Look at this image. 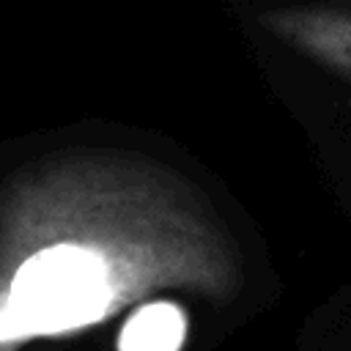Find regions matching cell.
Instances as JSON below:
<instances>
[{
    "label": "cell",
    "instance_id": "6da1fadb",
    "mask_svg": "<svg viewBox=\"0 0 351 351\" xmlns=\"http://www.w3.org/2000/svg\"><path fill=\"white\" fill-rule=\"evenodd\" d=\"M239 282L217 206L162 159L69 148L0 181V351L82 335L165 291L225 302Z\"/></svg>",
    "mask_w": 351,
    "mask_h": 351
},
{
    "label": "cell",
    "instance_id": "7a4b0ae2",
    "mask_svg": "<svg viewBox=\"0 0 351 351\" xmlns=\"http://www.w3.org/2000/svg\"><path fill=\"white\" fill-rule=\"evenodd\" d=\"M258 25L288 49L351 85V0L269 8L258 16Z\"/></svg>",
    "mask_w": 351,
    "mask_h": 351
},
{
    "label": "cell",
    "instance_id": "3957f363",
    "mask_svg": "<svg viewBox=\"0 0 351 351\" xmlns=\"http://www.w3.org/2000/svg\"><path fill=\"white\" fill-rule=\"evenodd\" d=\"M186 335L189 321L176 302L145 299L121 324L115 351H181Z\"/></svg>",
    "mask_w": 351,
    "mask_h": 351
}]
</instances>
